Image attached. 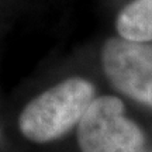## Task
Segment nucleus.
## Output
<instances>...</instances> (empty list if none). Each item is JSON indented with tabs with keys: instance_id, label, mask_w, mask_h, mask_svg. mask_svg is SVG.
Wrapping results in <instances>:
<instances>
[{
	"instance_id": "obj_1",
	"label": "nucleus",
	"mask_w": 152,
	"mask_h": 152,
	"mask_svg": "<svg viewBox=\"0 0 152 152\" xmlns=\"http://www.w3.org/2000/svg\"><path fill=\"white\" fill-rule=\"evenodd\" d=\"M94 99L90 82L69 77L28 102L18 117V128L37 144L55 141L79 125Z\"/></svg>"
},
{
	"instance_id": "obj_2",
	"label": "nucleus",
	"mask_w": 152,
	"mask_h": 152,
	"mask_svg": "<svg viewBox=\"0 0 152 152\" xmlns=\"http://www.w3.org/2000/svg\"><path fill=\"white\" fill-rule=\"evenodd\" d=\"M77 141L82 152H147L144 131L114 96L93 100L77 125Z\"/></svg>"
},
{
	"instance_id": "obj_3",
	"label": "nucleus",
	"mask_w": 152,
	"mask_h": 152,
	"mask_svg": "<svg viewBox=\"0 0 152 152\" xmlns=\"http://www.w3.org/2000/svg\"><path fill=\"white\" fill-rule=\"evenodd\" d=\"M102 65L115 90L152 109V44L110 38L102 48Z\"/></svg>"
},
{
	"instance_id": "obj_4",
	"label": "nucleus",
	"mask_w": 152,
	"mask_h": 152,
	"mask_svg": "<svg viewBox=\"0 0 152 152\" xmlns=\"http://www.w3.org/2000/svg\"><path fill=\"white\" fill-rule=\"evenodd\" d=\"M118 37L137 41H152V0H134L125 6L115 21Z\"/></svg>"
},
{
	"instance_id": "obj_5",
	"label": "nucleus",
	"mask_w": 152,
	"mask_h": 152,
	"mask_svg": "<svg viewBox=\"0 0 152 152\" xmlns=\"http://www.w3.org/2000/svg\"><path fill=\"white\" fill-rule=\"evenodd\" d=\"M149 152H152V151H149Z\"/></svg>"
}]
</instances>
